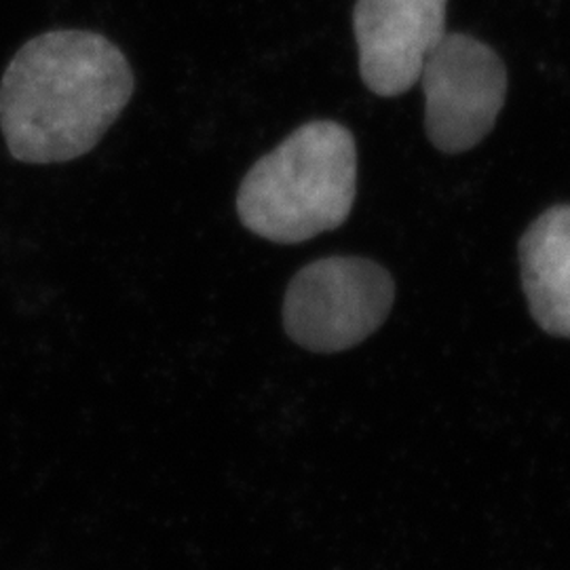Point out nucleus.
<instances>
[{
	"instance_id": "423d86ee",
	"label": "nucleus",
	"mask_w": 570,
	"mask_h": 570,
	"mask_svg": "<svg viewBox=\"0 0 570 570\" xmlns=\"http://www.w3.org/2000/svg\"><path fill=\"white\" fill-rule=\"evenodd\" d=\"M522 285L534 322L570 338V205L541 214L520 242Z\"/></svg>"
},
{
	"instance_id": "20e7f679",
	"label": "nucleus",
	"mask_w": 570,
	"mask_h": 570,
	"mask_svg": "<svg viewBox=\"0 0 570 570\" xmlns=\"http://www.w3.org/2000/svg\"><path fill=\"white\" fill-rule=\"evenodd\" d=\"M425 131L446 155L468 153L494 129L508 96V68L487 42L444 35L431 51L421 79Z\"/></svg>"
},
{
	"instance_id": "f257e3e1",
	"label": "nucleus",
	"mask_w": 570,
	"mask_h": 570,
	"mask_svg": "<svg viewBox=\"0 0 570 570\" xmlns=\"http://www.w3.org/2000/svg\"><path fill=\"white\" fill-rule=\"evenodd\" d=\"M134 70L98 32L51 30L26 42L0 81V131L13 159L75 161L121 117Z\"/></svg>"
},
{
	"instance_id": "f03ea898",
	"label": "nucleus",
	"mask_w": 570,
	"mask_h": 570,
	"mask_svg": "<svg viewBox=\"0 0 570 570\" xmlns=\"http://www.w3.org/2000/svg\"><path fill=\"white\" fill-rule=\"evenodd\" d=\"M357 195V146L345 125L311 121L252 165L237 214L254 235L303 244L345 225Z\"/></svg>"
},
{
	"instance_id": "39448f33",
	"label": "nucleus",
	"mask_w": 570,
	"mask_h": 570,
	"mask_svg": "<svg viewBox=\"0 0 570 570\" xmlns=\"http://www.w3.org/2000/svg\"><path fill=\"white\" fill-rule=\"evenodd\" d=\"M449 0H357L353 30L360 75L381 98H397L414 87L423 66L446 35Z\"/></svg>"
},
{
	"instance_id": "7ed1b4c3",
	"label": "nucleus",
	"mask_w": 570,
	"mask_h": 570,
	"mask_svg": "<svg viewBox=\"0 0 570 570\" xmlns=\"http://www.w3.org/2000/svg\"><path fill=\"white\" fill-rule=\"evenodd\" d=\"M395 303L385 266L360 256H327L301 268L287 285L285 334L311 353H341L364 343Z\"/></svg>"
}]
</instances>
